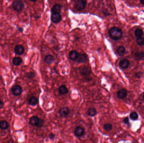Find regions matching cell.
I'll return each instance as SVG.
<instances>
[{
	"mask_svg": "<svg viewBox=\"0 0 144 143\" xmlns=\"http://www.w3.org/2000/svg\"><path fill=\"white\" fill-rule=\"evenodd\" d=\"M110 38L114 40H119L123 36V32L120 28L116 26L112 27L109 31Z\"/></svg>",
	"mask_w": 144,
	"mask_h": 143,
	"instance_id": "obj_1",
	"label": "cell"
},
{
	"mask_svg": "<svg viewBox=\"0 0 144 143\" xmlns=\"http://www.w3.org/2000/svg\"><path fill=\"white\" fill-rule=\"evenodd\" d=\"M12 7L16 11L20 12L24 8V4L21 0H15L12 4Z\"/></svg>",
	"mask_w": 144,
	"mask_h": 143,
	"instance_id": "obj_2",
	"label": "cell"
},
{
	"mask_svg": "<svg viewBox=\"0 0 144 143\" xmlns=\"http://www.w3.org/2000/svg\"><path fill=\"white\" fill-rule=\"evenodd\" d=\"M86 4V0H78L75 4V8L79 11H81L84 9Z\"/></svg>",
	"mask_w": 144,
	"mask_h": 143,
	"instance_id": "obj_3",
	"label": "cell"
},
{
	"mask_svg": "<svg viewBox=\"0 0 144 143\" xmlns=\"http://www.w3.org/2000/svg\"><path fill=\"white\" fill-rule=\"evenodd\" d=\"M62 19L61 15L60 13H52L51 15V20L55 24H58L60 22Z\"/></svg>",
	"mask_w": 144,
	"mask_h": 143,
	"instance_id": "obj_4",
	"label": "cell"
},
{
	"mask_svg": "<svg viewBox=\"0 0 144 143\" xmlns=\"http://www.w3.org/2000/svg\"><path fill=\"white\" fill-rule=\"evenodd\" d=\"M11 92L14 96H19L22 94L23 90L20 86L15 85L12 87Z\"/></svg>",
	"mask_w": 144,
	"mask_h": 143,
	"instance_id": "obj_5",
	"label": "cell"
},
{
	"mask_svg": "<svg viewBox=\"0 0 144 143\" xmlns=\"http://www.w3.org/2000/svg\"><path fill=\"white\" fill-rule=\"evenodd\" d=\"M70 110L67 107L61 108L59 111V115L63 118H66L68 116L70 113Z\"/></svg>",
	"mask_w": 144,
	"mask_h": 143,
	"instance_id": "obj_6",
	"label": "cell"
},
{
	"mask_svg": "<svg viewBox=\"0 0 144 143\" xmlns=\"http://www.w3.org/2000/svg\"><path fill=\"white\" fill-rule=\"evenodd\" d=\"M85 130L81 126H78L75 128V136H77V137H80L84 135Z\"/></svg>",
	"mask_w": 144,
	"mask_h": 143,
	"instance_id": "obj_7",
	"label": "cell"
},
{
	"mask_svg": "<svg viewBox=\"0 0 144 143\" xmlns=\"http://www.w3.org/2000/svg\"><path fill=\"white\" fill-rule=\"evenodd\" d=\"M80 73L81 74L85 76H88L89 75L91 70L89 66H84L83 67H81L80 69Z\"/></svg>",
	"mask_w": 144,
	"mask_h": 143,
	"instance_id": "obj_8",
	"label": "cell"
},
{
	"mask_svg": "<svg viewBox=\"0 0 144 143\" xmlns=\"http://www.w3.org/2000/svg\"><path fill=\"white\" fill-rule=\"evenodd\" d=\"M127 92L124 88H122L118 91V92L117 93V97L118 98L120 99H124L127 96Z\"/></svg>",
	"mask_w": 144,
	"mask_h": 143,
	"instance_id": "obj_9",
	"label": "cell"
},
{
	"mask_svg": "<svg viewBox=\"0 0 144 143\" xmlns=\"http://www.w3.org/2000/svg\"><path fill=\"white\" fill-rule=\"evenodd\" d=\"M130 63L129 60L126 59H123L120 61L119 66L123 69H126L129 67Z\"/></svg>",
	"mask_w": 144,
	"mask_h": 143,
	"instance_id": "obj_10",
	"label": "cell"
},
{
	"mask_svg": "<svg viewBox=\"0 0 144 143\" xmlns=\"http://www.w3.org/2000/svg\"><path fill=\"white\" fill-rule=\"evenodd\" d=\"M40 118L36 116H33L30 119L29 123L33 126H37L38 122H39Z\"/></svg>",
	"mask_w": 144,
	"mask_h": 143,
	"instance_id": "obj_11",
	"label": "cell"
},
{
	"mask_svg": "<svg viewBox=\"0 0 144 143\" xmlns=\"http://www.w3.org/2000/svg\"><path fill=\"white\" fill-rule=\"evenodd\" d=\"M24 48L22 45H17L15 47L14 52L16 55H22L24 53Z\"/></svg>",
	"mask_w": 144,
	"mask_h": 143,
	"instance_id": "obj_12",
	"label": "cell"
},
{
	"mask_svg": "<svg viewBox=\"0 0 144 143\" xmlns=\"http://www.w3.org/2000/svg\"><path fill=\"white\" fill-rule=\"evenodd\" d=\"M87 56L86 54H82V53H79L78 57L76 59V61L77 62L80 63H85L87 60Z\"/></svg>",
	"mask_w": 144,
	"mask_h": 143,
	"instance_id": "obj_13",
	"label": "cell"
},
{
	"mask_svg": "<svg viewBox=\"0 0 144 143\" xmlns=\"http://www.w3.org/2000/svg\"><path fill=\"white\" fill-rule=\"evenodd\" d=\"M79 55V53L78 52L75 50H72L70 52L69 57L71 60H75L78 58Z\"/></svg>",
	"mask_w": 144,
	"mask_h": 143,
	"instance_id": "obj_14",
	"label": "cell"
},
{
	"mask_svg": "<svg viewBox=\"0 0 144 143\" xmlns=\"http://www.w3.org/2000/svg\"><path fill=\"white\" fill-rule=\"evenodd\" d=\"M58 92L61 95H64V94H67L68 90L67 87L65 85H61L60 87L58 88Z\"/></svg>",
	"mask_w": 144,
	"mask_h": 143,
	"instance_id": "obj_15",
	"label": "cell"
},
{
	"mask_svg": "<svg viewBox=\"0 0 144 143\" xmlns=\"http://www.w3.org/2000/svg\"><path fill=\"white\" fill-rule=\"evenodd\" d=\"M55 60L54 57L52 55H48L45 57L44 59L45 62L48 64H51Z\"/></svg>",
	"mask_w": 144,
	"mask_h": 143,
	"instance_id": "obj_16",
	"label": "cell"
},
{
	"mask_svg": "<svg viewBox=\"0 0 144 143\" xmlns=\"http://www.w3.org/2000/svg\"><path fill=\"white\" fill-rule=\"evenodd\" d=\"M135 58L136 60H140L144 59V52H139L135 53L134 54Z\"/></svg>",
	"mask_w": 144,
	"mask_h": 143,
	"instance_id": "obj_17",
	"label": "cell"
},
{
	"mask_svg": "<svg viewBox=\"0 0 144 143\" xmlns=\"http://www.w3.org/2000/svg\"><path fill=\"white\" fill-rule=\"evenodd\" d=\"M62 9V6L60 4H55L53 6L51 12L52 13H60Z\"/></svg>",
	"mask_w": 144,
	"mask_h": 143,
	"instance_id": "obj_18",
	"label": "cell"
},
{
	"mask_svg": "<svg viewBox=\"0 0 144 143\" xmlns=\"http://www.w3.org/2000/svg\"><path fill=\"white\" fill-rule=\"evenodd\" d=\"M28 103L30 105L34 106L36 105L38 103V100L35 97H31L28 100Z\"/></svg>",
	"mask_w": 144,
	"mask_h": 143,
	"instance_id": "obj_19",
	"label": "cell"
},
{
	"mask_svg": "<svg viewBox=\"0 0 144 143\" xmlns=\"http://www.w3.org/2000/svg\"><path fill=\"white\" fill-rule=\"evenodd\" d=\"M22 59L20 57H15L13 59L12 62L14 65L18 66L20 65L21 63L22 62Z\"/></svg>",
	"mask_w": 144,
	"mask_h": 143,
	"instance_id": "obj_20",
	"label": "cell"
},
{
	"mask_svg": "<svg viewBox=\"0 0 144 143\" xmlns=\"http://www.w3.org/2000/svg\"><path fill=\"white\" fill-rule=\"evenodd\" d=\"M117 52L119 55L122 56L125 53V48L123 46H120L118 47V49L117 50Z\"/></svg>",
	"mask_w": 144,
	"mask_h": 143,
	"instance_id": "obj_21",
	"label": "cell"
},
{
	"mask_svg": "<svg viewBox=\"0 0 144 143\" xmlns=\"http://www.w3.org/2000/svg\"><path fill=\"white\" fill-rule=\"evenodd\" d=\"M88 115L91 116V117H94L95 115H97V110L94 108H91L88 109L87 111Z\"/></svg>",
	"mask_w": 144,
	"mask_h": 143,
	"instance_id": "obj_22",
	"label": "cell"
},
{
	"mask_svg": "<svg viewBox=\"0 0 144 143\" xmlns=\"http://www.w3.org/2000/svg\"><path fill=\"white\" fill-rule=\"evenodd\" d=\"M9 127V124L6 121H1L0 122V128L3 130L7 129Z\"/></svg>",
	"mask_w": 144,
	"mask_h": 143,
	"instance_id": "obj_23",
	"label": "cell"
},
{
	"mask_svg": "<svg viewBox=\"0 0 144 143\" xmlns=\"http://www.w3.org/2000/svg\"><path fill=\"white\" fill-rule=\"evenodd\" d=\"M130 118L132 121H136L138 118V115L135 112H132L129 115Z\"/></svg>",
	"mask_w": 144,
	"mask_h": 143,
	"instance_id": "obj_24",
	"label": "cell"
},
{
	"mask_svg": "<svg viewBox=\"0 0 144 143\" xmlns=\"http://www.w3.org/2000/svg\"><path fill=\"white\" fill-rule=\"evenodd\" d=\"M143 30L141 29H137L135 30V35L137 38L142 37L143 35Z\"/></svg>",
	"mask_w": 144,
	"mask_h": 143,
	"instance_id": "obj_25",
	"label": "cell"
},
{
	"mask_svg": "<svg viewBox=\"0 0 144 143\" xmlns=\"http://www.w3.org/2000/svg\"><path fill=\"white\" fill-rule=\"evenodd\" d=\"M137 43L138 45L142 46L144 45V38L142 37L137 38L136 40Z\"/></svg>",
	"mask_w": 144,
	"mask_h": 143,
	"instance_id": "obj_26",
	"label": "cell"
},
{
	"mask_svg": "<svg viewBox=\"0 0 144 143\" xmlns=\"http://www.w3.org/2000/svg\"><path fill=\"white\" fill-rule=\"evenodd\" d=\"M104 128L105 130H106L107 131H110L112 129V124L110 123H106L104 125Z\"/></svg>",
	"mask_w": 144,
	"mask_h": 143,
	"instance_id": "obj_27",
	"label": "cell"
},
{
	"mask_svg": "<svg viewBox=\"0 0 144 143\" xmlns=\"http://www.w3.org/2000/svg\"><path fill=\"white\" fill-rule=\"evenodd\" d=\"M44 122H45V121L44 120L40 118L39 122H38V124L37 125V127H39V128L42 127V126H43V124H44Z\"/></svg>",
	"mask_w": 144,
	"mask_h": 143,
	"instance_id": "obj_28",
	"label": "cell"
},
{
	"mask_svg": "<svg viewBox=\"0 0 144 143\" xmlns=\"http://www.w3.org/2000/svg\"><path fill=\"white\" fill-rule=\"evenodd\" d=\"M123 122L125 124L127 125V126H129V118L127 117H126L125 118H124L123 120Z\"/></svg>",
	"mask_w": 144,
	"mask_h": 143,
	"instance_id": "obj_29",
	"label": "cell"
},
{
	"mask_svg": "<svg viewBox=\"0 0 144 143\" xmlns=\"http://www.w3.org/2000/svg\"><path fill=\"white\" fill-rule=\"evenodd\" d=\"M142 74H143V73H142V72H137V73H136L135 76L137 78H140L142 76Z\"/></svg>",
	"mask_w": 144,
	"mask_h": 143,
	"instance_id": "obj_30",
	"label": "cell"
},
{
	"mask_svg": "<svg viewBox=\"0 0 144 143\" xmlns=\"http://www.w3.org/2000/svg\"><path fill=\"white\" fill-rule=\"evenodd\" d=\"M27 76V77H28L29 78H31L32 77H33L34 76V74L33 73L30 72V73H28Z\"/></svg>",
	"mask_w": 144,
	"mask_h": 143,
	"instance_id": "obj_31",
	"label": "cell"
},
{
	"mask_svg": "<svg viewBox=\"0 0 144 143\" xmlns=\"http://www.w3.org/2000/svg\"><path fill=\"white\" fill-rule=\"evenodd\" d=\"M55 135L54 134H53V133H51L49 135V138L50 139H54V138H55Z\"/></svg>",
	"mask_w": 144,
	"mask_h": 143,
	"instance_id": "obj_32",
	"label": "cell"
},
{
	"mask_svg": "<svg viewBox=\"0 0 144 143\" xmlns=\"http://www.w3.org/2000/svg\"><path fill=\"white\" fill-rule=\"evenodd\" d=\"M4 102H3L2 100H0V109L2 108V107H4Z\"/></svg>",
	"mask_w": 144,
	"mask_h": 143,
	"instance_id": "obj_33",
	"label": "cell"
},
{
	"mask_svg": "<svg viewBox=\"0 0 144 143\" xmlns=\"http://www.w3.org/2000/svg\"><path fill=\"white\" fill-rule=\"evenodd\" d=\"M140 1L141 4L144 5V0H140Z\"/></svg>",
	"mask_w": 144,
	"mask_h": 143,
	"instance_id": "obj_34",
	"label": "cell"
},
{
	"mask_svg": "<svg viewBox=\"0 0 144 143\" xmlns=\"http://www.w3.org/2000/svg\"><path fill=\"white\" fill-rule=\"evenodd\" d=\"M29 0L30 1H32V2H36L37 0Z\"/></svg>",
	"mask_w": 144,
	"mask_h": 143,
	"instance_id": "obj_35",
	"label": "cell"
},
{
	"mask_svg": "<svg viewBox=\"0 0 144 143\" xmlns=\"http://www.w3.org/2000/svg\"><path fill=\"white\" fill-rule=\"evenodd\" d=\"M143 99L144 100V93H143Z\"/></svg>",
	"mask_w": 144,
	"mask_h": 143,
	"instance_id": "obj_36",
	"label": "cell"
}]
</instances>
